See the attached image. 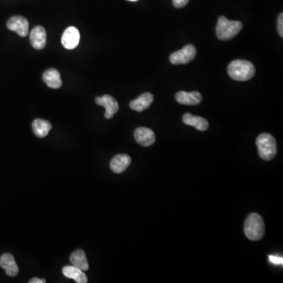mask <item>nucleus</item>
I'll use <instances>...</instances> for the list:
<instances>
[{
    "instance_id": "16",
    "label": "nucleus",
    "mask_w": 283,
    "mask_h": 283,
    "mask_svg": "<svg viewBox=\"0 0 283 283\" xmlns=\"http://www.w3.org/2000/svg\"><path fill=\"white\" fill-rule=\"evenodd\" d=\"M43 81L51 89H59L62 85L60 73L55 69H49L43 73Z\"/></svg>"
},
{
    "instance_id": "21",
    "label": "nucleus",
    "mask_w": 283,
    "mask_h": 283,
    "mask_svg": "<svg viewBox=\"0 0 283 283\" xmlns=\"http://www.w3.org/2000/svg\"><path fill=\"white\" fill-rule=\"evenodd\" d=\"M268 258H269V261H270L271 263H272V264H274V265H282L283 264V257H277V256L274 255H270L268 257Z\"/></svg>"
},
{
    "instance_id": "2",
    "label": "nucleus",
    "mask_w": 283,
    "mask_h": 283,
    "mask_svg": "<svg viewBox=\"0 0 283 283\" xmlns=\"http://www.w3.org/2000/svg\"><path fill=\"white\" fill-rule=\"evenodd\" d=\"M244 231L250 240H261L265 233V222L259 214L252 213L245 222Z\"/></svg>"
},
{
    "instance_id": "11",
    "label": "nucleus",
    "mask_w": 283,
    "mask_h": 283,
    "mask_svg": "<svg viewBox=\"0 0 283 283\" xmlns=\"http://www.w3.org/2000/svg\"><path fill=\"white\" fill-rule=\"evenodd\" d=\"M30 42L32 47L36 50L44 48L47 43V32L42 26H36L30 33Z\"/></svg>"
},
{
    "instance_id": "9",
    "label": "nucleus",
    "mask_w": 283,
    "mask_h": 283,
    "mask_svg": "<svg viewBox=\"0 0 283 283\" xmlns=\"http://www.w3.org/2000/svg\"><path fill=\"white\" fill-rule=\"evenodd\" d=\"M80 41L79 31L75 27H69L62 34V43L67 50H72L77 47Z\"/></svg>"
},
{
    "instance_id": "13",
    "label": "nucleus",
    "mask_w": 283,
    "mask_h": 283,
    "mask_svg": "<svg viewBox=\"0 0 283 283\" xmlns=\"http://www.w3.org/2000/svg\"><path fill=\"white\" fill-rule=\"evenodd\" d=\"M0 266L6 271L9 276H16L18 274L19 268L13 255L5 253L0 257Z\"/></svg>"
},
{
    "instance_id": "18",
    "label": "nucleus",
    "mask_w": 283,
    "mask_h": 283,
    "mask_svg": "<svg viewBox=\"0 0 283 283\" xmlns=\"http://www.w3.org/2000/svg\"><path fill=\"white\" fill-rule=\"evenodd\" d=\"M70 261L73 266L77 267L84 272L89 270V263L87 261L85 253L83 250H77L73 252L70 256Z\"/></svg>"
},
{
    "instance_id": "6",
    "label": "nucleus",
    "mask_w": 283,
    "mask_h": 283,
    "mask_svg": "<svg viewBox=\"0 0 283 283\" xmlns=\"http://www.w3.org/2000/svg\"><path fill=\"white\" fill-rule=\"evenodd\" d=\"M95 101L97 105L105 108V116L106 119L113 118V116L118 112V102L112 96L105 94L102 97H96Z\"/></svg>"
},
{
    "instance_id": "19",
    "label": "nucleus",
    "mask_w": 283,
    "mask_h": 283,
    "mask_svg": "<svg viewBox=\"0 0 283 283\" xmlns=\"http://www.w3.org/2000/svg\"><path fill=\"white\" fill-rule=\"evenodd\" d=\"M51 128H52V126L51 123L47 120L36 119L32 123L33 132L39 138L46 137Z\"/></svg>"
},
{
    "instance_id": "1",
    "label": "nucleus",
    "mask_w": 283,
    "mask_h": 283,
    "mask_svg": "<svg viewBox=\"0 0 283 283\" xmlns=\"http://www.w3.org/2000/svg\"><path fill=\"white\" fill-rule=\"evenodd\" d=\"M227 72L232 79L246 81L253 78L255 74V67L249 61L238 59L229 64Z\"/></svg>"
},
{
    "instance_id": "22",
    "label": "nucleus",
    "mask_w": 283,
    "mask_h": 283,
    "mask_svg": "<svg viewBox=\"0 0 283 283\" xmlns=\"http://www.w3.org/2000/svg\"><path fill=\"white\" fill-rule=\"evenodd\" d=\"M189 0H173V6L176 8H183L186 6Z\"/></svg>"
},
{
    "instance_id": "15",
    "label": "nucleus",
    "mask_w": 283,
    "mask_h": 283,
    "mask_svg": "<svg viewBox=\"0 0 283 283\" xmlns=\"http://www.w3.org/2000/svg\"><path fill=\"white\" fill-rule=\"evenodd\" d=\"M131 162V158L128 154H118L115 156L110 162L111 169L115 173H121L128 169Z\"/></svg>"
},
{
    "instance_id": "17",
    "label": "nucleus",
    "mask_w": 283,
    "mask_h": 283,
    "mask_svg": "<svg viewBox=\"0 0 283 283\" xmlns=\"http://www.w3.org/2000/svg\"><path fill=\"white\" fill-rule=\"evenodd\" d=\"M62 273L66 277L75 280L77 283H86L88 281L86 275L84 271L77 267L66 266L62 268Z\"/></svg>"
},
{
    "instance_id": "20",
    "label": "nucleus",
    "mask_w": 283,
    "mask_h": 283,
    "mask_svg": "<svg viewBox=\"0 0 283 283\" xmlns=\"http://www.w3.org/2000/svg\"><path fill=\"white\" fill-rule=\"evenodd\" d=\"M283 13H281L278 17L277 28L279 35L283 37Z\"/></svg>"
},
{
    "instance_id": "10",
    "label": "nucleus",
    "mask_w": 283,
    "mask_h": 283,
    "mask_svg": "<svg viewBox=\"0 0 283 283\" xmlns=\"http://www.w3.org/2000/svg\"><path fill=\"white\" fill-rule=\"evenodd\" d=\"M134 136H135L136 142L141 146H145V147L152 146L155 143V134L150 128H144V127L138 128L135 131Z\"/></svg>"
},
{
    "instance_id": "23",
    "label": "nucleus",
    "mask_w": 283,
    "mask_h": 283,
    "mask_svg": "<svg viewBox=\"0 0 283 283\" xmlns=\"http://www.w3.org/2000/svg\"><path fill=\"white\" fill-rule=\"evenodd\" d=\"M45 280H40V279H38V278H33L32 280L29 281V283H45Z\"/></svg>"
},
{
    "instance_id": "24",
    "label": "nucleus",
    "mask_w": 283,
    "mask_h": 283,
    "mask_svg": "<svg viewBox=\"0 0 283 283\" xmlns=\"http://www.w3.org/2000/svg\"><path fill=\"white\" fill-rule=\"evenodd\" d=\"M128 1H131V2H137L138 0H128Z\"/></svg>"
},
{
    "instance_id": "4",
    "label": "nucleus",
    "mask_w": 283,
    "mask_h": 283,
    "mask_svg": "<svg viewBox=\"0 0 283 283\" xmlns=\"http://www.w3.org/2000/svg\"><path fill=\"white\" fill-rule=\"evenodd\" d=\"M260 158L265 161H271L277 153L276 139L270 134L263 133L256 140Z\"/></svg>"
},
{
    "instance_id": "5",
    "label": "nucleus",
    "mask_w": 283,
    "mask_h": 283,
    "mask_svg": "<svg viewBox=\"0 0 283 283\" xmlns=\"http://www.w3.org/2000/svg\"><path fill=\"white\" fill-rule=\"evenodd\" d=\"M197 49L192 44H188L180 51H176L170 55L169 60L173 65L187 64L194 59Z\"/></svg>"
},
{
    "instance_id": "3",
    "label": "nucleus",
    "mask_w": 283,
    "mask_h": 283,
    "mask_svg": "<svg viewBox=\"0 0 283 283\" xmlns=\"http://www.w3.org/2000/svg\"><path fill=\"white\" fill-rule=\"evenodd\" d=\"M242 28L240 21H229L225 17H219L216 25V36L221 40H231Z\"/></svg>"
},
{
    "instance_id": "8",
    "label": "nucleus",
    "mask_w": 283,
    "mask_h": 283,
    "mask_svg": "<svg viewBox=\"0 0 283 283\" xmlns=\"http://www.w3.org/2000/svg\"><path fill=\"white\" fill-rule=\"evenodd\" d=\"M202 95L199 92H187L180 91L176 94V100L178 103L185 105H197L202 101Z\"/></svg>"
},
{
    "instance_id": "12",
    "label": "nucleus",
    "mask_w": 283,
    "mask_h": 283,
    "mask_svg": "<svg viewBox=\"0 0 283 283\" xmlns=\"http://www.w3.org/2000/svg\"><path fill=\"white\" fill-rule=\"evenodd\" d=\"M153 101H154V95L150 92H146L141 94L136 99L131 101L130 107L132 110L140 113L149 109Z\"/></svg>"
},
{
    "instance_id": "14",
    "label": "nucleus",
    "mask_w": 283,
    "mask_h": 283,
    "mask_svg": "<svg viewBox=\"0 0 283 283\" xmlns=\"http://www.w3.org/2000/svg\"><path fill=\"white\" fill-rule=\"evenodd\" d=\"M183 122L186 125L194 127L198 131H204L209 127L208 120L201 116H193L190 113H185L183 116Z\"/></svg>"
},
{
    "instance_id": "7",
    "label": "nucleus",
    "mask_w": 283,
    "mask_h": 283,
    "mask_svg": "<svg viewBox=\"0 0 283 283\" xmlns=\"http://www.w3.org/2000/svg\"><path fill=\"white\" fill-rule=\"evenodd\" d=\"M7 28L9 30L17 32L21 37H25L28 36L29 24L26 18L21 16H14L9 19Z\"/></svg>"
}]
</instances>
